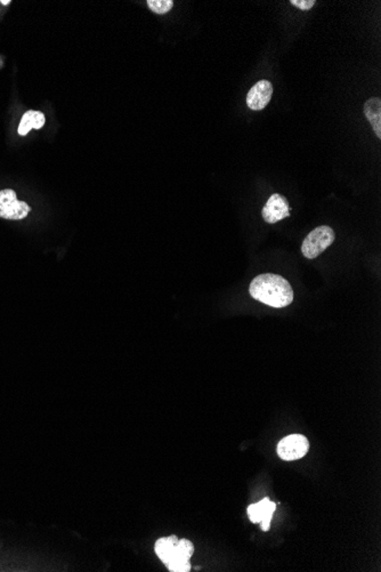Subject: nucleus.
<instances>
[{"label": "nucleus", "instance_id": "11", "mask_svg": "<svg viewBox=\"0 0 381 572\" xmlns=\"http://www.w3.org/2000/svg\"><path fill=\"white\" fill-rule=\"evenodd\" d=\"M194 553L193 544L190 543L188 539H178L176 546H175L174 556H172V561H177V560H185V561H190V557ZM168 563V564H169Z\"/></svg>", "mask_w": 381, "mask_h": 572}, {"label": "nucleus", "instance_id": "7", "mask_svg": "<svg viewBox=\"0 0 381 572\" xmlns=\"http://www.w3.org/2000/svg\"><path fill=\"white\" fill-rule=\"evenodd\" d=\"M273 95V86L268 80H260L252 86L247 95V105L254 111L263 110L269 103Z\"/></svg>", "mask_w": 381, "mask_h": 572}, {"label": "nucleus", "instance_id": "3", "mask_svg": "<svg viewBox=\"0 0 381 572\" xmlns=\"http://www.w3.org/2000/svg\"><path fill=\"white\" fill-rule=\"evenodd\" d=\"M31 211L29 205L17 199L15 191L6 189L0 191V217L5 220H19L26 218Z\"/></svg>", "mask_w": 381, "mask_h": 572}, {"label": "nucleus", "instance_id": "8", "mask_svg": "<svg viewBox=\"0 0 381 572\" xmlns=\"http://www.w3.org/2000/svg\"><path fill=\"white\" fill-rule=\"evenodd\" d=\"M364 114L377 137L381 139V100L379 97H371L365 102Z\"/></svg>", "mask_w": 381, "mask_h": 572}, {"label": "nucleus", "instance_id": "9", "mask_svg": "<svg viewBox=\"0 0 381 572\" xmlns=\"http://www.w3.org/2000/svg\"><path fill=\"white\" fill-rule=\"evenodd\" d=\"M45 123V116H44L42 112L30 110L26 112L24 116H22L17 132H19V135H28L30 130H33V128H35V130H40V128H42Z\"/></svg>", "mask_w": 381, "mask_h": 572}, {"label": "nucleus", "instance_id": "14", "mask_svg": "<svg viewBox=\"0 0 381 572\" xmlns=\"http://www.w3.org/2000/svg\"><path fill=\"white\" fill-rule=\"evenodd\" d=\"M290 3L292 6L298 7L299 10H308L313 8L315 1L314 0H291Z\"/></svg>", "mask_w": 381, "mask_h": 572}, {"label": "nucleus", "instance_id": "12", "mask_svg": "<svg viewBox=\"0 0 381 572\" xmlns=\"http://www.w3.org/2000/svg\"><path fill=\"white\" fill-rule=\"evenodd\" d=\"M148 6L153 13L162 14L168 13L174 6L172 0H148Z\"/></svg>", "mask_w": 381, "mask_h": 572}, {"label": "nucleus", "instance_id": "15", "mask_svg": "<svg viewBox=\"0 0 381 572\" xmlns=\"http://www.w3.org/2000/svg\"><path fill=\"white\" fill-rule=\"evenodd\" d=\"M1 3H3V5H5V6H7L8 3H10V0H3V1H1Z\"/></svg>", "mask_w": 381, "mask_h": 572}, {"label": "nucleus", "instance_id": "2", "mask_svg": "<svg viewBox=\"0 0 381 572\" xmlns=\"http://www.w3.org/2000/svg\"><path fill=\"white\" fill-rule=\"evenodd\" d=\"M335 238L336 236L333 229L328 225L317 227L305 238L301 245V252L306 259H317L333 245Z\"/></svg>", "mask_w": 381, "mask_h": 572}, {"label": "nucleus", "instance_id": "1", "mask_svg": "<svg viewBox=\"0 0 381 572\" xmlns=\"http://www.w3.org/2000/svg\"><path fill=\"white\" fill-rule=\"evenodd\" d=\"M249 293L256 301L275 309L287 306L294 301V291L287 279L271 273L256 277L250 284Z\"/></svg>", "mask_w": 381, "mask_h": 572}, {"label": "nucleus", "instance_id": "10", "mask_svg": "<svg viewBox=\"0 0 381 572\" xmlns=\"http://www.w3.org/2000/svg\"><path fill=\"white\" fill-rule=\"evenodd\" d=\"M178 538L176 536L166 537L160 538L155 543L154 551L159 559L165 563V566H168V563L172 561L174 556L175 546L177 544Z\"/></svg>", "mask_w": 381, "mask_h": 572}, {"label": "nucleus", "instance_id": "13", "mask_svg": "<svg viewBox=\"0 0 381 572\" xmlns=\"http://www.w3.org/2000/svg\"><path fill=\"white\" fill-rule=\"evenodd\" d=\"M167 568L172 572H188L190 571V563L185 560H177L169 563Z\"/></svg>", "mask_w": 381, "mask_h": 572}, {"label": "nucleus", "instance_id": "6", "mask_svg": "<svg viewBox=\"0 0 381 572\" xmlns=\"http://www.w3.org/2000/svg\"><path fill=\"white\" fill-rule=\"evenodd\" d=\"M276 510V504L269 501L267 497L256 504H251L248 508L249 520L252 523L262 524V529L264 531L269 530L271 528V521L273 514Z\"/></svg>", "mask_w": 381, "mask_h": 572}, {"label": "nucleus", "instance_id": "5", "mask_svg": "<svg viewBox=\"0 0 381 572\" xmlns=\"http://www.w3.org/2000/svg\"><path fill=\"white\" fill-rule=\"evenodd\" d=\"M262 215L266 223H278V220L290 216L289 202L281 194H272L263 208Z\"/></svg>", "mask_w": 381, "mask_h": 572}, {"label": "nucleus", "instance_id": "4", "mask_svg": "<svg viewBox=\"0 0 381 572\" xmlns=\"http://www.w3.org/2000/svg\"><path fill=\"white\" fill-rule=\"evenodd\" d=\"M310 442L301 434H291L282 439L278 444V455L287 462L297 460L308 453Z\"/></svg>", "mask_w": 381, "mask_h": 572}]
</instances>
